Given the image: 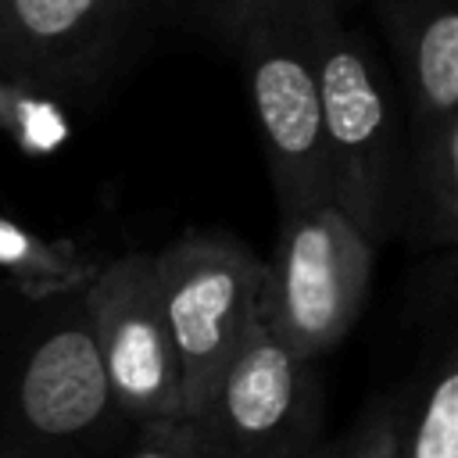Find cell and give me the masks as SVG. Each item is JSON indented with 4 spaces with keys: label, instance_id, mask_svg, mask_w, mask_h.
Returning <instances> with one entry per match:
<instances>
[{
    "label": "cell",
    "instance_id": "14",
    "mask_svg": "<svg viewBox=\"0 0 458 458\" xmlns=\"http://www.w3.org/2000/svg\"><path fill=\"white\" fill-rule=\"evenodd\" d=\"M118 458H193V447L182 419H172V422L136 426V440Z\"/></svg>",
    "mask_w": 458,
    "mask_h": 458
},
{
    "label": "cell",
    "instance_id": "11",
    "mask_svg": "<svg viewBox=\"0 0 458 458\" xmlns=\"http://www.w3.org/2000/svg\"><path fill=\"white\" fill-rule=\"evenodd\" d=\"M401 458H458V336L451 322L408 386Z\"/></svg>",
    "mask_w": 458,
    "mask_h": 458
},
{
    "label": "cell",
    "instance_id": "9",
    "mask_svg": "<svg viewBox=\"0 0 458 458\" xmlns=\"http://www.w3.org/2000/svg\"><path fill=\"white\" fill-rule=\"evenodd\" d=\"M404 132L458 118V0H379Z\"/></svg>",
    "mask_w": 458,
    "mask_h": 458
},
{
    "label": "cell",
    "instance_id": "1",
    "mask_svg": "<svg viewBox=\"0 0 458 458\" xmlns=\"http://www.w3.org/2000/svg\"><path fill=\"white\" fill-rule=\"evenodd\" d=\"M315 64L333 208L379 250L401 236L408 157L401 97L369 39L340 18L336 0L318 14Z\"/></svg>",
    "mask_w": 458,
    "mask_h": 458
},
{
    "label": "cell",
    "instance_id": "7",
    "mask_svg": "<svg viewBox=\"0 0 458 458\" xmlns=\"http://www.w3.org/2000/svg\"><path fill=\"white\" fill-rule=\"evenodd\" d=\"M82 311L122 419L132 426L179 419V365L157 301L154 254L132 250L97 268L82 290Z\"/></svg>",
    "mask_w": 458,
    "mask_h": 458
},
{
    "label": "cell",
    "instance_id": "10",
    "mask_svg": "<svg viewBox=\"0 0 458 458\" xmlns=\"http://www.w3.org/2000/svg\"><path fill=\"white\" fill-rule=\"evenodd\" d=\"M401 236L422 247L458 240V118L408 132Z\"/></svg>",
    "mask_w": 458,
    "mask_h": 458
},
{
    "label": "cell",
    "instance_id": "6",
    "mask_svg": "<svg viewBox=\"0 0 458 458\" xmlns=\"http://www.w3.org/2000/svg\"><path fill=\"white\" fill-rule=\"evenodd\" d=\"M150 29L136 0H0V82L82 97L111 82Z\"/></svg>",
    "mask_w": 458,
    "mask_h": 458
},
{
    "label": "cell",
    "instance_id": "3",
    "mask_svg": "<svg viewBox=\"0 0 458 458\" xmlns=\"http://www.w3.org/2000/svg\"><path fill=\"white\" fill-rule=\"evenodd\" d=\"M154 279L190 415L261 322L265 261L233 236L182 233L154 254Z\"/></svg>",
    "mask_w": 458,
    "mask_h": 458
},
{
    "label": "cell",
    "instance_id": "15",
    "mask_svg": "<svg viewBox=\"0 0 458 458\" xmlns=\"http://www.w3.org/2000/svg\"><path fill=\"white\" fill-rule=\"evenodd\" d=\"M147 14H150V21L157 25V21H175V0H136Z\"/></svg>",
    "mask_w": 458,
    "mask_h": 458
},
{
    "label": "cell",
    "instance_id": "5",
    "mask_svg": "<svg viewBox=\"0 0 458 458\" xmlns=\"http://www.w3.org/2000/svg\"><path fill=\"white\" fill-rule=\"evenodd\" d=\"M372 265L376 247L333 204L279 218L276 250L265 261L261 326L301 358H322L351 333Z\"/></svg>",
    "mask_w": 458,
    "mask_h": 458
},
{
    "label": "cell",
    "instance_id": "12",
    "mask_svg": "<svg viewBox=\"0 0 458 458\" xmlns=\"http://www.w3.org/2000/svg\"><path fill=\"white\" fill-rule=\"evenodd\" d=\"M404 411L408 390L376 394L333 444L318 447L315 458H401Z\"/></svg>",
    "mask_w": 458,
    "mask_h": 458
},
{
    "label": "cell",
    "instance_id": "2",
    "mask_svg": "<svg viewBox=\"0 0 458 458\" xmlns=\"http://www.w3.org/2000/svg\"><path fill=\"white\" fill-rule=\"evenodd\" d=\"M326 4L329 0H265L233 43L279 218L333 204L315 64V25Z\"/></svg>",
    "mask_w": 458,
    "mask_h": 458
},
{
    "label": "cell",
    "instance_id": "4",
    "mask_svg": "<svg viewBox=\"0 0 458 458\" xmlns=\"http://www.w3.org/2000/svg\"><path fill=\"white\" fill-rule=\"evenodd\" d=\"M193 458H315L322 447V383L315 361L279 344L261 322L182 415Z\"/></svg>",
    "mask_w": 458,
    "mask_h": 458
},
{
    "label": "cell",
    "instance_id": "8",
    "mask_svg": "<svg viewBox=\"0 0 458 458\" xmlns=\"http://www.w3.org/2000/svg\"><path fill=\"white\" fill-rule=\"evenodd\" d=\"M14 404L29 433L54 444L93 437L111 422V415H122L107 390L82 297L75 304H61L57 318L29 340L14 376Z\"/></svg>",
    "mask_w": 458,
    "mask_h": 458
},
{
    "label": "cell",
    "instance_id": "13",
    "mask_svg": "<svg viewBox=\"0 0 458 458\" xmlns=\"http://www.w3.org/2000/svg\"><path fill=\"white\" fill-rule=\"evenodd\" d=\"M261 4L265 0H175V21L233 47Z\"/></svg>",
    "mask_w": 458,
    "mask_h": 458
},
{
    "label": "cell",
    "instance_id": "16",
    "mask_svg": "<svg viewBox=\"0 0 458 458\" xmlns=\"http://www.w3.org/2000/svg\"><path fill=\"white\" fill-rule=\"evenodd\" d=\"M0 458H4V454H0Z\"/></svg>",
    "mask_w": 458,
    "mask_h": 458
}]
</instances>
